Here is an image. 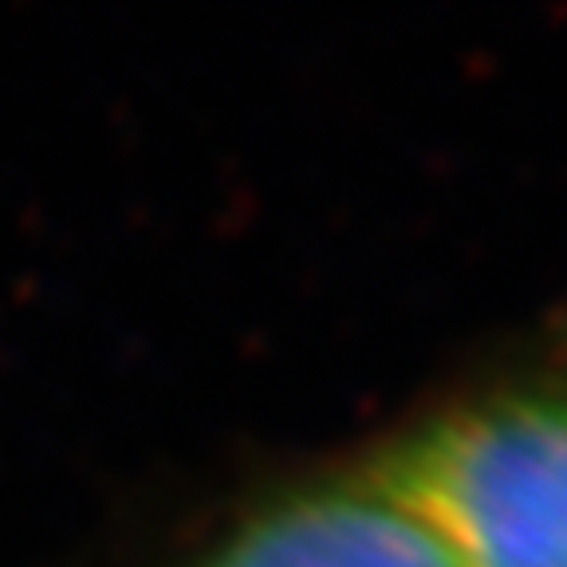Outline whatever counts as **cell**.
Returning <instances> with one entry per match:
<instances>
[{
    "mask_svg": "<svg viewBox=\"0 0 567 567\" xmlns=\"http://www.w3.org/2000/svg\"><path fill=\"white\" fill-rule=\"evenodd\" d=\"M177 567H453L354 470L303 485Z\"/></svg>",
    "mask_w": 567,
    "mask_h": 567,
    "instance_id": "2",
    "label": "cell"
},
{
    "mask_svg": "<svg viewBox=\"0 0 567 567\" xmlns=\"http://www.w3.org/2000/svg\"><path fill=\"white\" fill-rule=\"evenodd\" d=\"M354 473L453 567H567V390H501L417 417Z\"/></svg>",
    "mask_w": 567,
    "mask_h": 567,
    "instance_id": "1",
    "label": "cell"
}]
</instances>
